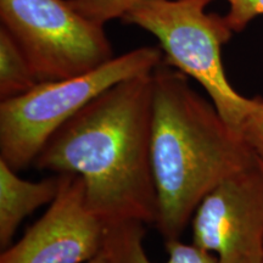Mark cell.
<instances>
[{
	"label": "cell",
	"mask_w": 263,
	"mask_h": 263,
	"mask_svg": "<svg viewBox=\"0 0 263 263\" xmlns=\"http://www.w3.org/2000/svg\"><path fill=\"white\" fill-rule=\"evenodd\" d=\"M213 0H140L124 14V24L159 39L163 62L195 80L223 120L239 132L255 98L239 94L227 78L222 47L233 32L224 16L207 14Z\"/></svg>",
	"instance_id": "277c9868"
},
{
	"label": "cell",
	"mask_w": 263,
	"mask_h": 263,
	"mask_svg": "<svg viewBox=\"0 0 263 263\" xmlns=\"http://www.w3.org/2000/svg\"><path fill=\"white\" fill-rule=\"evenodd\" d=\"M229 10L224 16L233 32L244 31L256 16L263 15V0H227Z\"/></svg>",
	"instance_id": "4fadbf2b"
},
{
	"label": "cell",
	"mask_w": 263,
	"mask_h": 263,
	"mask_svg": "<svg viewBox=\"0 0 263 263\" xmlns=\"http://www.w3.org/2000/svg\"><path fill=\"white\" fill-rule=\"evenodd\" d=\"M0 20L38 82L76 77L115 58L105 25L84 17L67 0H0Z\"/></svg>",
	"instance_id": "5b68a950"
},
{
	"label": "cell",
	"mask_w": 263,
	"mask_h": 263,
	"mask_svg": "<svg viewBox=\"0 0 263 263\" xmlns=\"http://www.w3.org/2000/svg\"><path fill=\"white\" fill-rule=\"evenodd\" d=\"M163 61L161 48L141 47L87 73L39 82L27 93L0 103V160L16 172L33 166L64 124L108 88L151 73Z\"/></svg>",
	"instance_id": "3957f363"
},
{
	"label": "cell",
	"mask_w": 263,
	"mask_h": 263,
	"mask_svg": "<svg viewBox=\"0 0 263 263\" xmlns=\"http://www.w3.org/2000/svg\"><path fill=\"white\" fill-rule=\"evenodd\" d=\"M188 78L163 61L153 72L151 167L155 226L164 242L180 239L196 207L219 183L257 163L241 134Z\"/></svg>",
	"instance_id": "7a4b0ae2"
},
{
	"label": "cell",
	"mask_w": 263,
	"mask_h": 263,
	"mask_svg": "<svg viewBox=\"0 0 263 263\" xmlns=\"http://www.w3.org/2000/svg\"><path fill=\"white\" fill-rule=\"evenodd\" d=\"M262 263H263V262H262Z\"/></svg>",
	"instance_id": "2e32d148"
},
{
	"label": "cell",
	"mask_w": 263,
	"mask_h": 263,
	"mask_svg": "<svg viewBox=\"0 0 263 263\" xmlns=\"http://www.w3.org/2000/svg\"><path fill=\"white\" fill-rule=\"evenodd\" d=\"M64 174L38 182L22 179L5 161L0 160V246L11 245L16 230L26 217L51 203L60 192Z\"/></svg>",
	"instance_id": "ba28073f"
},
{
	"label": "cell",
	"mask_w": 263,
	"mask_h": 263,
	"mask_svg": "<svg viewBox=\"0 0 263 263\" xmlns=\"http://www.w3.org/2000/svg\"><path fill=\"white\" fill-rule=\"evenodd\" d=\"M39 83L31 64L4 27H0V99L16 98Z\"/></svg>",
	"instance_id": "30bf717a"
},
{
	"label": "cell",
	"mask_w": 263,
	"mask_h": 263,
	"mask_svg": "<svg viewBox=\"0 0 263 263\" xmlns=\"http://www.w3.org/2000/svg\"><path fill=\"white\" fill-rule=\"evenodd\" d=\"M257 163H258L259 168H261V170H262V172H263V162H261V161H258V160H257Z\"/></svg>",
	"instance_id": "9a60e30c"
},
{
	"label": "cell",
	"mask_w": 263,
	"mask_h": 263,
	"mask_svg": "<svg viewBox=\"0 0 263 263\" xmlns=\"http://www.w3.org/2000/svg\"><path fill=\"white\" fill-rule=\"evenodd\" d=\"M239 133L256 159L263 162V98H255L254 107L242 121Z\"/></svg>",
	"instance_id": "7c38bea8"
},
{
	"label": "cell",
	"mask_w": 263,
	"mask_h": 263,
	"mask_svg": "<svg viewBox=\"0 0 263 263\" xmlns=\"http://www.w3.org/2000/svg\"><path fill=\"white\" fill-rule=\"evenodd\" d=\"M74 10L84 17L106 25L108 21L121 18L140 0H67Z\"/></svg>",
	"instance_id": "8fae6325"
},
{
	"label": "cell",
	"mask_w": 263,
	"mask_h": 263,
	"mask_svg": "<svg viewBox=\"0 0 263 263\" xmlns=\"http://www.w3.org/2000/svg\"><path fill=\"white\" fill-rule=\"evenodd\" d=\"M153 72L95 98L49 139L33 163L39 171L80 176L88 205L105 224L157 222Z\"/></svg>",
	"instance_id": "6da1fadb"
},
{
	"label": "cell",
	"mask_w": 263,
	"mask_h": 263,
	"mask_svg": "<svg viewBox=\"0 0 263 263\" xmlns=\"http://www.w3.org/2000/svg\"><path fill=\"white\" fill-rule=\"evenodd\" d=\"M193 244L217 263L263 262V172L235 173L203 197L192 218Z\"/></svg>",
	"instance_id": "8992f818"
},
{
	"label": "cell",
	"mask_w": 263,
	"mask_h": 263,
	"mask_svg": "<svg viewBox=\"0 0 263 263\" xmlns=\"http://www.w3.org/2000/svg\"><path fill=\"white\" fill-rule=\"evenodd\" d=\"M139 222L105 224L103 252L106 263H155L144 248L145 228ZM168 258L164 263H217L213 254L178 240L166 242Z\"/></svg>",
	"instance_id": "9c48e42d"
},
{
	"label": "cell",
	"mask_w": 263,
	"mask_h": 263,
	"mask_svg": "<svg viewBox=\"0 0 263 263\" xmlns=\"http://www.w3.org/2000/svg\"><path fill=\"white\" fill-rule=\"evenodd\" d=\"M87 263H106V261H105L103 252H100V254H98L94 258H91L90 261L87 262Z\"/></svg>",
	"instance_id": "5bb4252c"
},
{
	"label": "cell",
	"mask_w": 263,
	"mask_h": 263,
	"mask_svg": "<svg viewBox=\"0 0 263 263\" xmlns=\"http://www.w3.org/2000/svg\"><path fill=\"white\" fill-rule=\"evenodd\" d=\"M105 223L87 201L77 174H64L60 192L18 241L3 250L0 263H87L100 254Z\"/></svg>",
	"instance_id": "52a82bcc"
}]
</instances>
